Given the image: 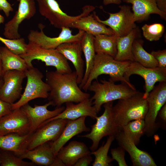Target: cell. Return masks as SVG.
Returning a JSON list of instances; mask_svg holds the SVG:
<instances>
[{
    "label": "cell",
    "instance_id": "6da1fadb",
    "mask_svg": "<svg viewBox=\"0 0 166 166\" xmlns=\"http://www.w3.org/2000/svg\"><path fill=\"white\" fill-rule=\"evenodd\" d=\"M46 82L49 88V102L56 107L67 102L77 103L90 98V94L83 92L78 85L75 71L70 73L48 71Z\"/></svg>",
    "mask_w": 166,
    "mask_h": 166
},
{
    "label": "cell",
    "instance_id": "7a4b0ae2",
    "mask_svg": "<svg viewBox=\"0 0 166 166\" xmlns=\"http://www.w3.org/2000/svg\"><path fill=\"white\" fill-rule=\"evenodd\" d=\"M131 61H118L113 57L101 53H96L94 63L85 84L82 89L87 92L92 82L102 74L108 75L109 80L114 82L120 81L133 89L134 86L125 78L124 75Z\"/></svg>",
    "mask_w": 166,
    "mask_h": 166
},
{
    "label": "cell",
    "instance_id": "3957f363",
    "mask_svg": "<svg viewBox=\"0 0 166 166\" xmlns=\"http://www.w3.org/2000/svg\"><path fill=\"white\" fill-rule=\"evenodd\" d=\"M100 82L97 80L93 81L88 89L94 93L90 99L97 113L104 104L129 97L138 92L124 83L116 84L115 82L109 80H101Z\"/></svg>",
    "mask_w": 166,
    "mask_h": 166
},
{
    "label": "cell",
    "instance_id": "277c9868",
    "mask_svg": "<svg viewBox=\"0 0 166 166\" xmlns=\"http://www.w3.org/2000/svg\"><path fill=\"white\" fill-rule=\"evenodd\" d=\"M143 93L139 91L134 95L119 100L112 107L114 121L121 128L129 122L136 120H144L148 109L146 98Z\"/></svg>",
    "mask_w": 166,
    "mask_h": 166
},
{
    "label": "cell",
    "instance_id": "5b68a950",
    "mask_svg": "<svg viewBox=\"0 0 166 166\" xmlns=\"http://www.w3.org/2000/svg\"><path fill=\"white\" fill-rule=\"evenodd\" d=\"M25 61L29 67L33 66L34 60L44 62L47 66L54 67L56 71L62 73L72 72L67 60L56 49H46L29 42L26 53L20 56Z\"/></svg>",
    "mask_w": 166,
    "mask_h": 166
},
{
    "label": "cell",
    "instance_id": "8992f818",
    "mask_svg": "<svg viewBox=\"0 0 166 166\" xmlns=\"http://www.w3.org/2000/svg\"><path fill=\"white\" fill-rule=\"evenodd\" d=\"M40 14L48 19L55 27L61 29L63 27L71 28L73 23L80 18L89 14L95 9L91 5H86L82 8L80 14L71 16L64 12L55 0H36Z\"/></svg>",
    "mask_w": 166,
    "mask_h": 166
},
{
    "label": "cell",
    "instance_id": "52a82bcc",
    "mask_svg": "<svg viewBox=\"0 0 166 166\" xmlns=\"http://www.w3.org/2000/svg\"><path fill=\"white\" fill-rule=\"evenodd\" d=\"M27 83L24 91L18 100L12 104L13 110L19 108L30 101L37 98H47L49 88L42 80L43 75L33 66L25 71Z\"/></svg>",
    "mask_w": 166,
    "mask_h": 166
},
{
    "label": "cell",
    "instance_id": "ba28073f",
    "mask_svg": "<svg viewBox=\"0 0 166 166\" xmlns=\"http://www.w3.org/2000/svg\"><path fill=\"white\" fill-rule=\"evenodd\" d=\"M104 111L97 117L95 124L91 126L90 132L86 134L79 136L90 139L92 144L90 149L92 151L97 149L101 140L104 136L113 135L114 136L121 130L115 123L113 116V101L103 105Z\"/></svg>",
    "mask_w": 166,
    "mask_h": 166
},
{
    "label": "cell",
    "instance_id": "9c48e42d",
    "mask_svg": "<svg viewBox=\"0 0 166 166\" xmlns=\"http://www.w3.org/2000/svg\"><path fill=\"white\" fill-rule=\"evenodd\" d=\"M38 27L40 31L36 30L30 31L27 36L29 42L46 49H56L64 43L80 41L85 32L79 30L77 34L73 35L69 28L63 27L58 36L52 38L48 36L44 33L43 29L44 26L40 23L38 25Z\"/></svg>",
    "mask_w": 166,
    "mask_h": 166
},
{
    "label": "cell",
    "instance_id": "30bf717a",
    "mask_svg": "<svg viewBox=\"0 0 166 166\" xmlns=\"http://www.w3.org/2000/svg\"><path fill=\"white\" fill-rule=\"evenodd\" d=\"M148 104L147 113L144 119L145 133L148 136L153 135L157 128L156 123L159 111L166 102V82H159L149 93L147 98Z\"/></svg>",
    "mask_w": 166,
    "mask_h": 166
},
{
    "label": "cell",
    "instance_id": "8fae6325",
    "mask_svg": "<svg viewBox=\"0 0 166 166\" xmlns=\"http://www.w3.org/2000/svg\"><path fill=\"white\" fill-rule=\"evenodd\" d=\"M120 10L116 13H108L109 18L105 20L100 19L95 12L93 15L99 22L109 26L118 37L125 36L136 28L135 22L130 7L128 5L120 6Z\"/></svg>",
    "mask_w": 166,
    "mask_h": 166
},
{
    "label": "cell",
    "instance_id": "7c38bea8",
    "mask_svg": "<svg viewBox=\"0 0 166 166\" xmlns=\"http://www.w3.org/2000/svg\"><path fill=\"white\" fill-rule=\"evenodd\" d=\"M132 74L139 75L144 79L145 92L143 96L144 98H147L156 82H166V67L147 68L137 62L131 61L124 77L129 81V77Z\"/></svg>",
    "mask_w": 166,
    "mask_h": 166
},
{
    "label": "cell",
    "instance_id": "4fadbf2b",
    "mask_svg": "<svg viewBox=\"0 0 166 166\" xmlns=\"http://www.w3.org/2000/svg\"><path fill=\"white\" fill-rule=\"evenodd\" d=\"M68 120L61 119L54 120L38 128L31 135L25 151L32 150L48 141L56 140L61 134Z\"/></svg>",
    "mask_w": 166,
    "mask_h": 166
},
{
    "label": "cell",
    "instance_id": "5bb4252c",
    "mask_svg": "<svg viewBox=\"0 0 166 166\" xmlns=\"http://www.w3.org/2000/svg\"><path fill=\"white\" fill-rule=\"evenodd\" d=\"M26 77L25 72L9 70L4 72L3 83L0 88V99L13 104L22 94V83Z\"/></svg>",
    "mask_w": 166,
    "mask_h": 166
},
{
    "label": "cell",
    "instance_id": "9a60e30c",
    "mask_svg": "<svg viewBox=\"0 0 166 166\" xmlns=\"http://www.w3.org/2000/svg\"><path fill=\"white\" fill-rule=\"evenodd\" d=\"M17 0L19 2L18 10L13 18L5 25L3 34L9 39L20 38L18 32L20 25L25 20L32 18L36 12L34 0Z\"/></svg>",
    "mask_w": 166,
    "mask_h": 166
},
{
    "label": "cell",
    "instance_id": "2e32d148",
    "mask_svg": "<svg viewBox=\"0 0 166 166\" xmlns=\"http://www.w3.org/2000/svg\"><path fill=\"white\" fill-rule=\"evenodd\" d=\"M30 128L28 119L21 108L14 109L0 120V135L10 133L24 135L29 133Z\"/></svg>",
    "mask_w": 166,
    "mask_h": 166
},
{
    "label": "cell",
    "instance_id": "e0dca14e",
    "mask_svg": "<svg viewBox=\"0 0 166 166\" xmlns=\"http://www.w3.org/2000/svg\"><path fill=\"white\" fill-rule=\"evenodd\" d=\"M50 105H51V104L49 102L41 105H35L34 107L31 106L28 103L21 107L29 120V133H33L44 122L57 116L65 108L64 106H61L50 111L47 109L48 107Z\"/></svg>",
    "mask_w": 166,
    "mask_h": 166
},
{
    "label": "cell",
    "instance_id": "ac0fdd59",
    "mask_svg": "<svg viewBox=\"0 0 166 166\" xmlns=\"http://www.w3.org/2000/svg\"><path fill=\"white\" fill-rule=\"evenodd\" d=\"M72 102L65 103L64 110L54 117L44 122L40 127L52 121L59 119L74 120L81 117H89L96 119L98 113L92 104V101L89 98L74 104Z\"/></svg>",
    "mask_w": 166,
    "mask_h": 166
},
{
    "label": "cell",
    "instance_id": "d6986e66",
    "mask_svg": "<svg viewBox=\"0 0 166 166\" xmlns=\"http://www.w3.org/2000/svg\"><path fill=\"white\" fill-rule=\"evenodd\" d=\"M120 146L129 155L134 166H156L151 156L139 149L133 141L121 129L115 136Z\"/></svg>",
    "mask_w": 166,
    "mask_h": 166
},
{
    "label": "cell",
    "instance_id": "ffe728a7",
    "mask_svg": "<svg viewBox=\"0 0 166 166\" xmlns=\"http://www.w3.org/2000/svg\"><path fill=\"white\" fill-rule=\"evenodd\" d=\"M73 65L78 84L81 82L84 74L85 62L82 57L80 41L63 43L56 49Z\"/></svg>",
    "mask_w": 166,
    "mask_h": 166
},
{
    "label": "cell",
    "instance_id": "44dd1931",
    "mask_svg": "<svg viewBox=\"0 0 166 166\" xmlns=\"http://www.w3.org/2000/svg\"><path fill=\"white\" fill-rule=\"evenodd\" d=\"M86 117H81L74 120H68L59 136L50 145L52 151L56 156L58 152L65 144L73 136L90 129L85 124Z\"/></svg>",
    "mask_w": 166,
    "mask_h": 166
},
{
    "label": "cell",
    "instance_id": "7402d4cb",
    "mask_svg": "<svg viewBox=\"0 0 166 166\" xmlns=\"http://www.w3.org/2000/svg\"><path fill=\"white\" fill-rule=\"evenodd\" d=\"M132 5V13L135 22L145 20L151 14H156L166 20V13L158 8L156 0H122Z\"/></svg>",
    "mask_w": 166,
    "mask_h": 166
},
{
    "label": "cell",
    "instance_id": "603a6c76",
    "mask_svg": "<svg viewBox=\"0 0 166 166\" xmlns=\"http://www.w3.org/2000/svg\"><path fill=\"white\" fill-rule=\"evenodd\" d=\"M90 153L88 148L83 142L74 140L61 148L56 156L65 166H72L80 158Z\"/></svg>",
    "mask_w": 166,
    "mask_h": 166
},
{
    "label": "cell",
    "instance_id": "cb8c5ba5",
    "mask_svg": "<svg viewBox=\"0 0 166 166\" xmlns=\"http://www.w3.org/2000/svg\"><path fill=\"white\" fill-rule=\"evenodd\" d=\"M71 28L83 31L94 36L100 34H115L112 29L107 28L97 20L93 14L80 18L73 23Z\"/></svg>",
    "mask_w": 166,
    "mask_h": 166
},
{
    "label": "cell",
    "instance_id": "d4e9b609",
    "mask_svg": "<svg viewBox=\"0 0 166 166\" xmlns=\"http://www.w3.org/2000/svg\"><path fill=\"white\" fill-rule=\"evenodd\" d=\"M55 156L50 146L46 143L30 150H26L19 156L22 159H27L34 164L42 166H51Z\"/></svg>",
    "mask_w": 166,
    "mask_h": 166
},
{
    "label": "cell",
    "instance_id": "484cf974",
    "mask_svg": "<svg viewBox=\"0 0 166 166\" xmlns=\"http://www.w3.org/2000/svg\"><path fill=\"white\" fill-rule=\"evenodd\" d=\"M32 133H29L21 135L10 133L0 135V148L14 152L20 156L25 151L27 143Z\"/></svg>",
    "mask_w": 166,
    "mask_h": 166
},
{
    "label": "cell",
    "instance_id": "4316f807",
    "mask_svg": "<svg viewBox=\"0 0 166 166\" xmlns=\"http://www.w3.org/2000/svg\"><path fill=\"white\" fill-rule=\"evenodd\" d=\"M94 36L85 32L80 41L82 52L85 59V69L82 80L79 87L82 89L88 79L90 73L93 66L96 55L94 39Z\"/></svg>",
    "mask_w": 166,
    "mask_h": 166
},
{
    "label": "cell",
    "instance_id": "83f0119b",
    "mask_svg": "<svg viewBox=\"0 0 166 166\" xmlns=\"http://www.w3.org/2000/svg\"><path fill=\"white\" fill-rule=\"evenodd\" d=\"M136 33L137 30L135 28L127 35L117 37V53L115 60L118 61H134L132 48Z\"/></svg>",
    "mask_w": 166,
    "mask_h": 166
},
{
    "label": "cell",
    "instance_id": "f1b7e54d",
    "mask_svg": "<svg viewBox=\"0 0 166 166\" xmlns=\"http://www.w3.org/2000/svg\"><path fill=\"white\" fill-rule=\"evenodd\" d=\"M1 62L4 72L9 70L25 71L29 68L25 60L6 46L1 48Z\"/></svg>",
    "mask_w": 166,
    "mask_h": 166
},
{
    "label": "cell",
    "instance_id": "f546056e",
    "mask_svg": "<svg viewBox=\"0 0 166 166\" xmlns=\"http://www.w3.org/2000/svg\"><path fill=\"white\" fill-rule=\"evenodd\" d=\"M117 37L115 34H100L94 36V45L96 53H103L114 58L117 53Z\"/></svg>",
    "mask_w": 166,
    "mask_h": 166
},
{
    "label": "cell",
    "instance_id": "4dcf8cb0",
    "mask_svg": "<svg viewBox=\"0 0 166 166\" xmlns=\"http://www.w3.org/2000/svg\"><path fill=\"white\" fill-rule=\"evenodd\" d=\"M143 44L142 40L135 39L134 40L132 48L134 61L147 68L158 67V61L151 53L144 50Z\"/></svg>",
    "mask_w": 166,
    "mask_h": 166
},
{
    "label": "cell",
    "instance_id": "1f68e13d",
    "mask_svg": "<svg viewBox=\"0 0 166 166\" xmlns=\"http://www.w3.org/2000/svg\"><path fill=\"white\" fill-rule=\"evenodd\" d=\"M144 120L138 119L132 121L121 128V129L127 135L136 145L140 138L145 133Z\"/></svg>",
    "mask_w": 166,
    "mask_h": 166
},
{
    "label": "cell",
    "instance_id": "d6a6232c",
    "mask_svg": "<svg viewBox=\"0 0 166 166\" xmlns=\"http://www.w3.org/2000/svg\"><path fill=\"white\" fill-rule=\"evenodd\" d=\"M115 136H109L105 144L102 145L98 149L90 152L91 155H93L95 160L92 164L93 166H109L113 160L108 155V153L111 144L115 139Z\"/></svg>",
    "mask_w": 166,
    "mask_h": 166
},
{
    "label": "cell",
    "instance_id": "836d02e7",
    "mask_svg": "<svg viewBox=\"0 0 166 166\" xmlns=\"http://www.w3.org/2000/svg\"><path fill=\"white\" fill-rule=\"evenodd\" d=\"M0 41L15 54L20 56L26 53L27 44L23 38L10 39L4 38L0 35Z\"/></svg>",
    "mask_w": 166,
    "mask_h": 166
},
{
    "label": "cell",
    "instance_id": "e575fe53",
    "mask_svg": "<svg viewBox=\"0 0 166 166\" xmlns=\"http://www.w3.org/2000/svg\"><path fill=\"white\" fill-rule=\"evenodd\" d=\"M141 29L144 37L150 41L159 40L164 31V26L159 23L151 25L145 24L142 27Z\"/></svg>",
    "mask_w": 166,
    "mask_h": 166
},
{
    "label": "cell",
    "instance_id": "d590c367",
    "mask_svg": "<svg viewBox=\"0 0 166 166\" xmlns=\"http://www.w3.org/2000/svg\"><path fill=\"white\" fill-rule=\"evenodd\" d=\"M1 166H33V162L25 161L20 157L10 154L7 153H0Z\"/></svg>",
    "mask_w": 166,
    "mask_h": 166
},
{
    "label": "cell",
    "instance_id": "8d00e7d4",
    "mask_svg": "<svg viewBox=\"0 0 166 166\" xmlns=\"http://www.w3.org/2000/svg\"><path fill=\"white\" fill-rule=\"evenodd\" d=\"M125 150L121 146L113 148L111 150V153L113 160H115L119 166H128L124 158Z\"/></svg>",
    "mask_w": 166,
    "mask_h": 166
},
{
    "label": "cell",
    "instance_id": "74e56055",
    "mask_svg": "<svg viewBox=\"0 0 166 166\" xmlns=\"http://www.w3.org/2000/svg\"><path fill=\"white\" fill-rule=\"evenodd\" d=\"M151 54L158 63V67L161 68L166 67V49L152 51Z\"/></svg>",
    "mask_w": 166,
    "mask_h": 166
},
{
    "label": "cell",
    "instance_id": "f35d334b",
    "mask_svg": "<svg viewBox=\"0 0 166 166\" xmlns=\"http://www.w3.org/2000/svg\"><path fill=\"white\" fill-rule=\"evenodd\" d=\"M12 110V104L4 101L0 99V120L11 113Z\"/></svg>",
    "mask_w": 166,
    "mask_h": 166
},
{
    "label": "cell",
    "instance_id": "ab89813d",
    "mask_svg": "<svg viewBox=\"0 0 166 166\" xmlns=\"http://www.w3.org/2000/svg\"><path fill=\"white\" fill-rule=\"evenodd\" d=\"M13 10L11 5L7 0H0V10H2L7 17L10 16V12Z\"/></svg>",
    "mask_w": 166,
    "mask_h": 166
},
{
    "label": "cell",
    "instance_id": "60d3db41",
    "mask_svg": "<svg viewBox=\"0 0 166 166\" xmlns=\"http://www.w3.org/2000/svg\"><path fill=\"white\" fill-rule=\"evenodd\" d=\"M92 160L90 153L80 158L73 166H88L90 164Z\"/></svg>",
    "mask_w": 166,
    "mask_h": 166
},
{
    "label": "cell",
    "instance_id": "b9f144b4",
    "mask_svg": "<svg viewBox=\"0 0 166 166\" xmlns=\"http://www.w3.org/2000/svg\"><path fill=\"white\" fill-rule=\"evenodd\" d=\"M156 2L159 9L166 13V0H156Z\"/></svg>",
    "mask_w": 166,
    "mask_h": 166
},
{
    "label": "cell",
    "instance_id": "7bdbcfd3",
    "mask_svg": "<svg viewBox=\"0 0 166 166\" xmlns=\"http://www.w3.org/2000/svg\"><path fill=\"white\" fill-rule=\"evenodd\" d=\"M160 117L164 122L166 121V104L161 108L158 113Z\"/></svg>",
    "mask_w": 166,
    "mask_h": 166
},
{
    "label": "cell",
    "instance_id": "ee69618b",
    "mask_svg": "<svg viewBox=\"0 0 166 166\" xmlns=\"http://www.w3.org/2000/svg\"><path fill=\"white\" fill-rule=\"evenodd\" d=\"M65 166V164L59 158L56 156L50 166Z\"/></svg>",
    "mask_w": 166,
    "mask_h": 166
},
{
    "label": "cell",
    "instance_id": "f6af8a7d",
    "mask_svg": "<svg viewBox=\"0 0 166 166\" xmlns=\"http://www.w3.org/2000/svg\"><path fill=\"white\" fill-rule=\"evenodd\" d=\"M122 2V0H103V3L105 5L114 4H120Z\"/></svg>",
    "mask_w": 166,
    "mask_h": 166
},
{
    "label": "cell",
    "instance_id": "bcb514c9",
    "mask_svg": "<svg viewBox=\"0 0 166 166\" xmlns=\"http://www.w3.org/2000/svg\"><path fill=\"white\" fill-rule=\"evenodd\" d=\"M4 72L3 70L1 62H0V80L2 79Z\"/></svg>",
    "mask_w": 166,
    "mask_h": 166
},
{
    "label": "cell",
    "instance_id": "7dc6e473",
    "mask_svg": "<svg viewBox=\"0 0 166 166\" xmlns=\"http://www.w3.org/2000/svg\"><path fill=\"white\" fill-rule=\"evenodd\" d=\"M5 21V18L4 17L0 14V25L3 23Z\"/></svg>",
    "mask_w": 166,
    "mask_h": 166
},
{
    "label": "cell",
    "instance_id": "c3c4849f",
    "mask_svg": "<svg viewBox=\"0 0 166 166\" xmlns=\"http://www.w3.org/2000/svg\"><path fill=\"white\" fill-rule=\"evenodd\" d=\"M3 83V79L1 80H0V88L1 87Z\"/></svg>",
    "mask_w": 166,
    "mask_h": 166
},
{
    "label": "cell",
    "instance_id": "681fc988",
    "mask_svg": "<svg viewBox=\"0 0 166 166\" xmlns=\"http://www.w3.org/2000/svg\"><path fill=\"white\" fill-rule=\"evenodd\" d=\"M1 47L0 46V62H1Z\"/></svg>",
    "mask_w": 166,
    "mask_h": 166
},
{
    "label": "cell",
    "instance_id": "f907efd6",
    "mask_svg": "<svg viewBox=\"0 0 166 166\" xmlns=\"http://www.w3.org/2000/svg\"><path fill=\"white\" fill-rule=\"evenodd\" d=\"M1 161L0 153V164H1Z\"/></svg>",
    "mask_w": 166,
    "mask_h": 166
}]
</instances>
